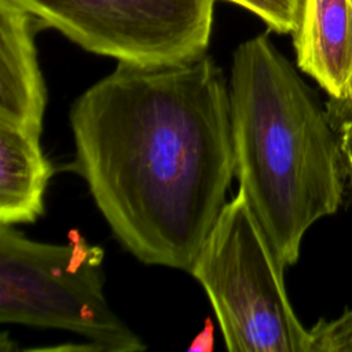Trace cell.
<instances>
[{
    "instance_id": "1",
    "label": "cell",
    "mask_w": 352,
    "mask_h": 352,
    "mask_svg": "<svg viewBox=\"0 0 352 352\" xmlns=\"http://www.w3.org/2000/svg\"><path fill=\"white\" fill-rule=\"evenodd\" d=\"M69 118L70 168L114 236L144 264L190 272L235 176L230 94L214 59L118 62Z\"/></svg>"
},
{
    "instance_id": "2",
    "label": "cell",
    "mask_w": 352,
    "mask_h": 352,
    "mask_svg": "<svg viewBox=\"0 0 352 352\" xmlns=\"http://www.w3.org/2000/svg\"><path fill=\"white\" fill-rule=\"evenodd\" d=\"M235 177L280 263L296 264L304 234L342 201L345 160L327 110L267 33L231 59Z\"/></svg>"
},
{
    "instance_id": "3",
    "label": "cell",
    "mask_w": 352,
    "mask_h": 352,
    "mask_svg": "<svg viewBox=\"0 0 352 352\" xmlns=\"http://www.w3.org/2000/svg\"><path fill=\"white\" fill-rule=\"evenodd\" d=\"M103 258L78 230L66 243H47L0 224V322L72 331L91 351L146 349L104 297Z\"/></svg>"
},
{
    "instance_id": "4",
    "label": "cell",
    "mask_w": 352,
    "mask_h": 352,
    "mask_svg": "<svg viewBox=\"0 0 352 352\" xmlns=\"http://www.w3.org/2000/svg\"><path fill=\"white\" fill-rule=\"evenodd\" d=\"M283 271L238 188L190 271L208 294L228 351L309 352V330L290 305Z\"/></svg>"
},
{
    "instance_id": "5",
    "label": "cell",
    "mask_w": 352,
    "mask_h": 352,
    "mask_svg": "<svg viewBox=\"0 0 352 352\" xmlns=\"http://www.w3.org/2000/svg\"><path fill=\"white\" fill-rule=\"evenodd\" d=\"M96 55L166 66L206 55L219 0H12Z\"/></svg>"
},
{
    "instance_id": "6",
    "label": "cell",
    "mask_w": 352,
    "mask_h": 352,
    "mask_svg": "<svg viewBox=\"0 0 352 352\" xmlns=\"http://www.w3.org/2000/svg\"><path fill=\"white\" fill-rule=\"evenodd\" d=\"M37 21L12 0H0V121L41 133L47 91L37 60Z\"/></svg>"
},
{
    "instance_id": "7",
    "label": "cell",
    "mask_w": 352,
    "mask_h": 352,
    "mask_svg": "<svg viewBox=\"0 0 352 352\" xmlns=\"http://www.w3.org/2000/svg\"><path fill=\"white\" fill-rule=\"evenodd\" d=\"M293 34L296 62L330 96L352 84V0H301Z\"/></svg>"
},
{
    "instance_id": "8",
    "label": "cell",
    "mask_w": 352,
    "mask_h": 352,
    "mask_svg": "<svg viewBox=\"0 0 352 352\" xmlns=\"http://www.w3.org/2000/svg\"><path fill=\"white\" fill-rule=\"evenodd\" d=\"M40 133L0 121V224L34 223L44 213L52 166Z\"/></svg>"
},
{
    "instance_id": "9",
    "label": "cell",
    "mask_w": 352,
    "mask_h": 352,
    "mask_svg": "<svg viewBox=\"0 0 352 352\" xmlns=\"http://www.w3.org/2000/svg\"><path fill=\"white\" fill-rule=\"evenodd\" d=\"M243 7L258 16L270 30L293 33L300 14L301 0H226Z\"/></svg>"
},
{
    "instance_id": "10",
    "label": "cell",
    "mask_w": 352,
    "mask_h": 352,
    "mask_svg": "<svg viewBox=\"0 0 352 352\" xmlns=\"http://www.w3.org/2000/svg\"><path fill=\"white\" fill-rule=\"evenodd\" d=\"M309 337V352H352V309L334 320L320 319Z\"/></svg>"
},
{
    "instance_id": "11",
    "label": "cell",
    "mask_w": 352,
    "mask_h": 352,
    "mask_svg": "<svg viewBox=\"0 0 352 352\" xmlns=\"http://www.w3.org/2000/svg\"><path fill=\"white\" fill-rule=\"evenodd\" d=\"M326 110L337 132L346 172L352 182V84L345 95L340 98L330 96V100L326 103Z\"/></svg>"
}]
</instances>
